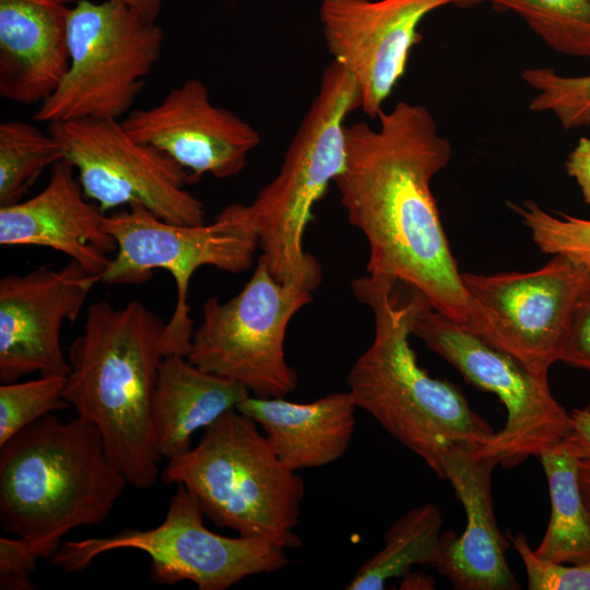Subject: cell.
<instances>
[{
	"mask_svg": "<svg viewBox=\"0 0 590 590\" xmlns=\"http://www.w3.org/2000/svg\"><path fill=\"white\" fill-rule=\"evenodd\" d=\"M356 409L346 391L308 403L249 394L236 410L261 427L279 459L297 472L331 464L344 456L355 430Z\"/></svg>",
	"mask_w": 590,
	"mask_h": 590,
	"instance_id": "cell-20",
	"label": "cell"
},
{
	"mask_svg": "<svg viewBox=\"0 0 590 590\" xmlns=\"http://www.w3.org/2000/svg\"><path fill=\"white\" fill-rule=\"evenodd\" d=\"M63 161V148L51 134L24 121L0 125V206L20 202L48 167Z\"/></svg>",
	"mask_w": 590,
	"mask_h": 590,
	"instance_id": "cell-24",
	"label": "cell"
},
{
	"mask_svg": "<svg viewBox=\"0 0 590 590\" xmlns=\"http://www.w3.org/2000/svg\"><path fill=\"white\" fill-rule=\"evenodd\" d=\"M69 7L47 0H0V95L42 104L63 81L70 63Z\"/></svg>",
	"mask_w": 590,
	"mask_h": 590,
	"instance_id": "cell-19",
	"label": "cell"
},
{
	"mask_svg": "<svg viewBox=\"0 0 590 590\" xmlns=\"http://www.w3.org/2000/svg\"><path fill=\"white\" fill-rule=\"evenodd\" d=\"M590 269L562 255L529 272L462 273V281L493 320L498 349L539 378L560 359L571 310Z\"/></svg>",
	"mask_w": 590,
	"mask_h": 590,
	"instance_id": "cell-13",
	"label": "cell"
},
{
	"mask_svg": "<svg viewBox=\"0 0 590 590\" xmlns=\"http://www.w3.org/2000/svg\"><path fill=\"white\" fill-rule=\"evenodd\" d=\"M519 14L552 49L590 57V0H483Z\"/></svg>",
	"mask_w": 590,
	"mask_h": 590,
	"instance_id": "cell-25",
	"label": "cell"
},
{
	"mask_svg": "<svg viewBox=\"0 0 590 590\" xmlns=\"http://www.w3.org/2000/svg\"><path fill=\"white\" fill-rule=\"evenodd\" d=\"M527 573L530 590H590V560L556 564L539 558L522 532L511 536Z\"/></svg>",
	"mask_w": 590,
	"mask_h": 590,
	"instance_id": "cell-29",
	"label": "cell"
},
{
	"mask_svg": "<svg viewBox=\"0 0 590 590\" xmlns=\"http://www.w3.org/2000/svg\"><path fill=\"white\" fill-rule=\"evenodd\" d=\"M477 2H483V0H461V4H472Z\"/></svg>",
	"mask_w": 590,
	"mask_h": 590,
	"instance_id": "cell-38",
	"label": "cell"
},
{
	"mask_svg": "<svg viewBox=\"0 0 590 590\" xmlns=\"http://www.w3.org/2000/svg\"><path fill=\"white\" fill-rule=\"evenodd\" d=\"M587 409L590 410V403L587 405Z\"/></svg>",
	"mask_w": 590,
	"mask_h": 590,
	"instance_id": "cell-39",
	"label": "cell"
},
{
	"mask_svg": "<svg viewBox=\"0 0 590 590\" xmlns=\"http://www.w3.org/2000/svg\"><path fill=\"white\" fill-rule=\"evenodd\" d=\"M311 300V291L276 281L260 256L239 293L224 303L217 297L203 303L186 357L206 373L241 384L255 397H286L298 385L284 353L287 327Z\"/></svg>",
	"mask_w": 590,
	"mask_h": 590,
	"instance_id": "cell-10",
	"label": "cell"
},
{
	"mask_svg": "<svg viewBox=\"0 0 590 590\" xmlns=\"http://www.w3.org/2000/svg\"><path fill=\"white\" fill-rule=\"evenodd\" d=\"M448 4L461 0H321L327 49L354 80L369 118L377 119L403 76L423 19Z\"/></svg>",
	"mask_w": 590,
	"mask_h": 590,
	"instance_id": "cell-14",
	"label": "cell"
},
{
	"mask_svg": "<svg viewBox=\"0 0 590 590\" xmlns=\"http://www.w3.org/2000/svg\"><path fill=\"white\" fill-rule=\"evenodd\" d=\"M105 214L82 190L74 168L50 167L45 188L27 200L0 206V245L38 246L67 255L99 279L117 244L103 227Z\"/></svg>",
	"mask_w": 590,
	"mask_h": 590,
	"instance_id": "cell-18",
	"label": "cell"
},
{
	"mask_svg": "<svg viewBox=\"0 0 590 590\" xmlns=\"http://www.w3.org/2000/svg\"><path fill=\"white\" fill-rule=\"evenodd\" d=\"M162 479L185 486L217 527L285 550L302 544L295 529L305 483L279 459L256 422L237 410L206 427L197 446L169 459Z\"/></svg>",
	"mask_w": 590,
	"mask_h": 590,
	"instance_id": "cell-5",
	"label": "cell"
},
{
	"mask_svg": "<svg viewBox=\"0 0 590 590\" xmlns=\"http://www.w3.org/2000/svg\"><path fill=\"white\" fill-rule=\"evenodd\" d=\"M249 394L241 384L206 373L186 356H164L151 408L152 435L158 456L169 460L190 450L194 432L236 410Z\"/></svg>",
	"mask_w": 590,
	"mask_h": 590,
	"instance_id": "cell-21",
	"label": "cell"
},
{
	"mask_svg": "<svg viewBox=\"0 0 590 590\" xmlns=\"http://www.w3.org/2000/svg\"><path fill=\"white\" fill-rule=\"evenodd\" d=\"M67 376L46 375L0 386V446L42 416L70 404L63 399Z\"/></svg>",
	"mask_w": 590,
	"mask_h": 590,
	"instance_id": "cell-27",
	"label": "cell"
},
{
	"mask_svg": "<svg viewBox=\"0 0 590 590\" xmlns=\"http://www.w3.org/2000/svg\"><path fill=\"white\" fill-rule=\"evenodd\" d=\"M578 474L582 498L590 517V460H579Z\"/></svg>",
	"mask_w": 590,
	"mask_h": 590,
	"instance_id": "cell-36",
	"label": "cell"
},
{
	"mask_svg": "<svg viewBox=\"0 0 590 590\" xmlns=\"http://www.w3.org/2000/svg\"><path fill=\"white\" fill-rule=\"evenodd\" d=\"M351 286L374 315L375 335L349 371V392L357 408L440 477L449 445H485L496 432L455 385L418 365L409 338L416 316L433 307L428 298L405 283L399 287V281L370 274Z\"/></svg>",
	"mask_w": 590,
	"mask_h": 590,
	"instance_id": "cell-2",
	"label": "cell"
},
{
	"mask_svg": "<svg viewBox=\"0 0 590 590\" xmlns=\"http://www.w3.org/2000/svg\"><path fill=\"white\" fill-rule=\"evenodd\" d=\"M551 499V517L534 554L556 564L590 560V517L580 484L579 459L559 444L539 455Z\"/></svg>",
	"mask_w": 590,
	"mask_h": 590,
	"instance_id": "cell-22",
	"label": "cell"
},
{
	"mask_svg": "<svg viewBox=\"0 0 590 590\" xmlns=\"http://www.w3.org/2000/svg\"><path fill=\"white\" fill-rule=\"evenodd\" d=\"M103 227L116 240L117 250L99 281L141 284L157 269L167 271L175 281V308L162 337L164 356H187L190 351L194 322L188 294L193 273L204 266L245 272L259 248L257 231L241 203L229 204L212 223L198 225L166 222L137 204L105 214Z\"/></svg>",
	"mask_w": 590,
	"mask_h": 590,
	"instance_id": "cell-7",
	"label": "cell"
},
{
	"mask_svg": "<svg viewBox=\"0 0 590 590\" xmlns=\"http://www.w3.org/2000/svg\"><path fill=\"white\" fill-rule=\"evenodd\" d=\"M378 127H345L346 158L334 178L350 224L369 246L367 274L417 288L433 308L497 347L496 327L467 290L430 189L452 155L430 111L398 102Z\"/></svg>",
	"mask_w": 590,
	"mask_h": 590,
	"instance_id": "cell-1",
	"label": "cell"
},
{
	"mask_svg": "<svg viewBox=\"0 0 590 590\" xmlns=\"http://www.w3.org/2000/svg\"><path fill=\"white\" fill-rule=\"evenodd\" d=\"M47 1H51V2H56V3H60V4H66L67 3H70V2H73V1H76V0H47Z\"/></svg>",
	"mask_w": 590,
	"mask_h": 590,
	"instance_id": "cell-37",
	"label": "cell"
},
{
	"mask_svg": "<svg viewBox=\"0 0 590 590\" xmlns=\"http://www.w3.org/2000/svg\"><path fill=\"white\" fill-rule=\"evenodd\" d=\"M129 484L94 424L52 413L0 446V522L50 558L73 529L108 518Z\"/></svg>",
	"mask_w": 590,
	"mask_h": 590,
	"instance_id": "cell-4",
	"label": "cell"
},
{
	"mask_svg": "<svg viewBox=\"0 0 590 590\" xmlns=\"http://www.w3.org/2000/svg\"><path fill=\"white\" fill-rule=\"evenodd\" d=\"M412 335L421 339L472 385L494 393L506 409L502 429L477 451L505 468L559 444L571 427L570 414L554 398L547 379L528 370L517 358L433 307L413 321Z\"/></svg>",
	"mask_w": 590,
	"mask_h": 590,
	"instance_id": "cell-11",
	"label": "cell"
},
{
	"mask_svg": "<svg viewBox=\"0 0 590 590\" xmlns=\"http://www.w3.org/2000/svg\"><path fill=\"white\" fill-rule=\"evenodd\" d=\"M507 204L520 216L542 252L562 255L590 269V220L555 216L532 200Z\"/></svg>",
	"mask_w": 590,
	"mask_h": 590,
	"instance_id": "cell-28",
	"label": "cell"
},
{
	"mask_svg": "<svg viewBox=\"0 0 590 590\" xmlns=\"http://www.w3.org/2000/svg\"><path fill=\"white\" fill-rule=\"evenodd\" d=\"M437 506L424 504L401 515L388 529L385 545L346 583L347 590H382L391 578L403 577L414 565H434L441 539Z\"/></svg>",
	"mask_w": 590,
	"mask_h": 590,
	"instance_id": "cell-23",
	"label": "cell"
},
{
	"mask_svg": "<svg viewBox=\"0 0 590 590\" xmlns=\"http://www.w3.org/2000/svg\"><path fill=\"white\" fill-rule=\"evenodd\" d=\"M97 281L72 260L58 269L40 267L0 279L1 382L34 373L69 375L61 327L78 319Z\"/></svg>",
	"mask_w": 590,
	"mask_h": 590,
	"instance_id": "cell-15",
	"label": "cell"
},
{
	"mask_svg": "<svg viewBox=\"0 0 590 590\" xmlns=\"http://www.w3.org/2000/svg\"><path fill=\"white\" fill-rule=\"evenodd\" d=\"M559 361L590 370V272L574 304Z\"/></svg>",
	"mask_w": 590,
	"mask_h": 590,
	"instance_id": "cell-30",
	"label": "cell"
},
{
	"mask_svg": "<svg viewBox=\"0 0 590 590\" xmlns=\"http://www.w3.org/2000/svg\"><path fill=\"white\" fill-rule=\"evenodd\" d=\"M121 123L133 139L182 167L190 182L206 174L220 179L238 175L261 141L251 125L213 105L198 79L172 88L157 105L131 109Z\"/></svg>",
	"mask_w": 590,
	"mask_h": 590,
	"instance_id": "cell-16",
	"label": "cell"
},
{
	"mask_svg": "<svg viewBox=\"0 0 590 590\" xmlns=\"http://www.w3.org/2000/svg\"><path fill=\"white\" fill-rule=\"evenodd\" d=\"M400 589H434L435 580L422 573H408L402 577Z\"/></svg>",
	"mask_w": 590,
	"mask_h": 590,
	"instance_id": "cell-35",
	"label": "cell"
},
{
	"mask_svg": "<svg viewBox=\"0 0 590 590\" xmlns=\"http://www.w3.org/2000/svg\"><path fill=\"white\" fill-rule=\"evenodd\" d=\"M570 422V430L559 445L579 460H590V410H574Z\"/></svg>",
	"mask_w": 590,
	"mask_h": 590,
	"instance_id": "cell-32",
	"label": "cell"
},
{
	"mask_svg": "<svg viewBox=\"0 0 590 590\" xmlns=\"http://www.w3.org/2000/svg\"><path fill=\"white\" fill-rule=\"evenodd\" d=\"M165 322L140 300L87 308L83 332L69 347L63 399L102 435L106 451L131 486L158 476L151 408Z\"/></svg>",
	"mask_w": 590,
	"mask_h": 590,
	"instance_id": "cell-3",
	"label": "cell"
},
{
	"mask_svg": "<svg viewBox=\"0 0 590 590\" xmlns=\"http://www.w3.org/2000/svg\"><path fill=\"white\" fill-rule=\"evenodd\" d=\"M497 459L476 445L451 444L441 457L440 479L450 482L467 518L460 535L441 534L433 566L458 590H516L519 583L506 559L508 543L495 516L492 474Z\"/></svg>",
	"mask_w": 590,
	"mask_h": 590,
	"instance_id": "cell-17",
	"label": "cell"
},
{
	"mask_svg": "<svg viewBox=\"0 0 590 590\" xmlns=\"http://www.w3.org/2000/svg\"><path fill=\"white\" fill-rule=\"evenodd\" d=\"M567 174L578 184L590 205V138H581L565 162Z\"/></svg>",
	"mask_w": 590,
	"mask_h": 590,
	"instance_id": "cell-33",
	"label": "cell"
},
{
	"mask_svg": "<svg viewBox=\"0 0 590 590\" xmlns=\"http://www.w3.org/2000/svg\"><path fill=\"white\" fill-rule=\"evenodd\" d=\"M127 5L143 19L155 23L162 8L161 0H111Z\"/></svg>",
	"mask_w": 590,
	"mask_h": 590,
	"instance_id": "cell-34",
	"label": "cell"
},
{
	"mask_svg": "<svg viewBox=\"0 0 590 590\" xmlns=\"http://www.w3.org/2000/svg\"><path fill=\"white\" fill-rule=\"evenodd\" d=\"M523 81L536 93L529 104L534 113H551L564 129L590 125V74L567 76L553 68H527Z\"/></svg>",
	"mask_w": 590,
	"mask_h": 590,
	"instance_id": "cell-26",
	"label": "cell"
},
{
	"mask_svg": "<svg viewBox=\"0 0 590 590\" xmlns=\"http://www.w3.org/2000/svg\"><path fill=\"white\" fill-rule=\"evenodd\" d=\"M204 517L194 497L178 484L155 528L63 542L49 559L69 574L85 569L106 552L132 548L150 556L152 581L168 586L191 581L199 590H225L288 565L287 550L260 539L217 534L205 527Z\"/></svg>",
	"mask_w": 590,
	"mask_h": 590,
	"instance_id": "cell-9",
	"label": "cell"
},
{
	"mask_svg": "<svg viewBox=\"0 0 590 590\" xmlns=\"http://www.w3.org/2000/svg\"><path fill=\"white\" fill-rule=\"evenodd\" d=\"M67 38L68 72L34 120L127 116L160 58L162 28L120 2L79 0L69 9Z\"/></svg>",
	"mask_w": 590,
	"mask_h": 590,
	"instance_id": "cell-8",
	"label": "cell"
},
{
	"mask_svg": "<svg viewBox=\"0 0 590 590\" xmlns=\"http://www.w3.org/2000/svg\"><path fill=\"white\" fill-rule=\"evenodd\" d=\"M76 172L84 196L105 214L140 204L175 224L205 223L203 203L185 186L188 173L157 149L133 139L121 120L82 118L48 123Z\"/></svg>",
	"mask_w": 590,
	"mask_h": 590,
	"instance_id": "cell-12",
	"label": "cell"
},
{
	"mask_svg": "<svg viewBox=\"0 0 590 590\" xmlns=\"http://www.w3.org/2000/svg\"><path fill=\"white\" fill-rule=\"evenodd\" d=\"M359 109L356 84L331 61L319 90L292 139L275 178L246 204L261 257L272 276L314 292L321 283L319 261L304 249L314 206L342 172L346 158L345 119Z\"/></svg>",
	"mask_w": 590,
	"mask_h": 590,
	"instance_id": "cell-6",
	"label": "cell"
},
{
	"mask_svg": "<svg viewBox=\"0 0 590 590\" xmlns=\"http://www.w3.org/2000/svg\"><path fill=\"white\" fill-rule=\"evenodd\" d=\"M39 556L21 538H0V589L32 590L31 577Z\"/></svg>",
	"mask_w": 590,
	"mask_h": 590,
	"instance_id": "cell-31",
	"label": "cell"
}]
</instances>
